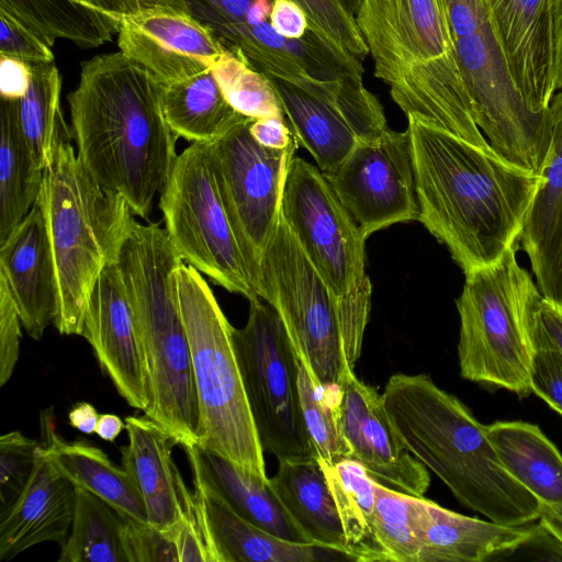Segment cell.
I'll list each match as a JSON object with an SVG mask.
<instances>
[{"label":"cell","instance_id":"1","mask_svg":"<svg viewBox=\"0 0 562 562\" xmlns=\"http://www.w3.org/2000/svg\"><path fill=\"white\" fill-rule=\"evenodd\" d=\"M407 120L418 221L464 273L495 263L520 238L542 177L431 123Z\"/></svg>","mask_w":562,"mask_h":562},{"label":"cell","instance_id":"2","mask_svg":"<svg viewBox=\"0 0 562 562\" xmlns=\"http://www.w3.org/2000/svg\"><path fill=\"white\" fill-rule=\"evenodd\" d=\"M162 89L150 71L119 50L83 61L67 97L78 158L101 187L123 196L143 218L178 156Z\"/></svg>","mask_w":562,"mask_h":562},{"label":"cell","instance_id":"3","mask_svg":"<svg viewBox=\"0 0 562 562\" xmlns=\"http://www.w3.org/2000/svg\"><path fill=\"white\" fill-rule=\"evenodd\" d=\"M382 400L403 445L461 505L505 526L539 519L541 503L505 470L486 426L430 375L395 373Z\"/></svg>","mask_w":562,"mask_h":562},{"label":"cell","instance_id":"4","mask_svg":"<svg viewBox=\"0 0 562 562\" xmlns=\"http://www.w3.org/2000/svg\"><path fill=\"white\" fill-rule=\"evenodd\" d=\"M355 18L374 76L406 117L493 150L474 120L443 0H361Z\"/></svg>","mask_w":562,"mask_h":562},{"label":"cell","instance_id":"5","mask_svg":"<svg viewBox=\"0 0 562 562\" xmlns=\"http://www.w3.org/2000/svg\"><path fill=\"white\" fill-rule=\"evenodd\" d=\"M183 262L165 228L134 222L117 258L145 355L150 401L144 412L177 445L199 441V403L175 273Z\"/></svg>","mask_w":562,"mask_h":562},{"label":"cell","instance_id":"6","mask_svg":"<svg viewBox=\"0 0 562 562\" xmlns=\"http://www.w3.org/2000/svg\"><path fill=\"white\" fill-rule=\"evenodd\" d=\"M60 125L52 164L44 170L40 204L56 268L61 335H80L91 291L102 270L117 261L135 222L126 200L101 187Z\"/></svg>","mask_w":562,"mask_h":562},{"label":"cell","instance_id":"7","mask_svg":"<svg viewBox=\"0 0 562 562\" xmlns=\"http://www.w3.org/2000/svg\"><path fill=\"white\" fill-rule=\"evenodd\" d=\"M199 403L198 446L269 480L237 361L233 326L194 267L175 273Z\"/></svg>","mask_w":562,"mask_h":562},{"label":"cell","instance_id":"8","mask_svg":"<svg viewBox=\"0 0 562 562\" xmlns=\"http://www.w3.org/2000/svg\"><path fill=\"white\" fill-rule=\"evenodd\" d=\"M464 276L456 301L461 376L529 396L533 315L542 297L537 283L518 263L515 246L495 263Z\"/></svg>","mask_w":562,"mask_h":562},{"label":"cell","instance_id":"9","mask_svg":"<svg viewBox=\"0 0 562 562\" xmlns=\"http://www.w3.org/2000/svg\"><path fill=\"white\" fill-rule=\"evenodd\" d=\"M281 216L336 300L345 360L355 370L371 308L366 238L324 173L301 157L288 169Z\"/></svg>","mask_w":562,"mask_h":562},{"label":"cell","instance_id":"10","mask_svg":"<svg viewBox=\"0 0 562 562\" xmlns=\"http://www.w3.org/2000/svg\"><path fill=\"white\" fill-rule=\"evenodd\" d=\"M474 120L494 151L515 160L540 149L550 114L537 112L516 85L484 0H443Z\"/></svg>","mask_w":562,"mask_h":562},{"label":"cell","instance_id":"11","mask_svg":"<svg viewBox=\"0 0 562 562\" xmlns=\"http://www.w3.org/2000/svg\"><path fill=\"white\" fill-rule=\"evenodd\" d=\"M257 295L279 313L301 364L315 385L333 393L348 371L336 300L297 244L279 224L254 280Z\"/></svg>","mask_w":562,"mask_h":562},{"label":"cell","instance_id":"12","mask_svg":"<svg viewBox=\"0 0 562 562\" xmlns=\"http://www.w3.org/2000/svg\"><path fill=\"white\" fill-rule=\"evenodd\" d=\"M233 341L244 389L263 451L280 460L318 458L307 432L299 392L300 360L277 310L249 301Z\"/></svg>","mask_w":562,"mask_h":562},{"label":"cell","instance_id":"13","mask_svg":"<svg viewBox=\"0 0 562 562\" xmlns=\"http://www.w3.org/2000/svg\"><path fill=\"white\" fill-rule=\"evenodd\" d=\"M159 209L183 262L228 292L260 299L222 200L210 143H192L177 156L160 191Z\"/></svg>","mask_w":562,"mask_h":562},{"label":"cell","instance_id":"14","mask_svg":"<svg viewBox=\"0 0 562 562\" xmlns=\"http://www.w3.org/2000/svg\"><path fill=\"white\" fill-rule=\"evenodd\" d=\"M244 117L210 143L222 200L254 286L262 256L281 217L288 169L296 138L283 149L259 144Z\"/></svg>","mask_w":562,"mask_h":562},{"label":"cell","instance_id":"15","mask_svg":"<svg viewBox=\"0 0 562 562\" xmlns=\"http://www.w3.org/2000/svg\"><path fill=\"white\" fill-rule=\"evenodd\" d=\"M324 176L366 239L390 225L418 221L407 130L386 128L375 139L359 140L341 164Z\"/></svg>","mask_w":562,"mask_h":562},{"label":"cell","instance_id":"16","mask_svg":"<svg viewBox=\"0 0 562 562\" xmlns=\"http://www.w3.org/2000/svg\"><path fill=\"white\" fill-rule=\"evenodd\" d=\"M340 430L351 459L368 473L394 490L423 497L430 475L403 445L387 416L382 394L348 371L334 400Z\"/></svg>","mask_w":562,"mask_h":562},{"label":"cell","instance_id":"17","mask_svg":"<svg viewBox=\"0 0 562 562\" xmlns=\"http://www.w3.org/2000/svg\"><path fill=\"white\" fill-rule=\"evenodd\" d=\"M81 336L119 395L145 412L150 401L147 366L117 261L108 265L94 283Z\"/></svg>","mask_w":562,"mask_h":562},{"label":"cell","instance_id":"18","mask_svg":"<svg viewBox=\"0 0 562 562\" xmlns=\"http://www.w3.org/2000/svg\"><path fill=\"white\" fill-rule=\"evenodd\" d=\"M115 21L120 52L164 86L212 68L226 50L206 26L184 11L155 10Z\"/></svg>","mask_w":562,"mask_h":562},{"label":"cell","instance_id":"19","mask_svg":"<svg viewBox=\"0 0 562 562\" xmlns=\"http://www.w3.org/2000/svg\"><path fill=\"white\" fill-rule=\"evenodd\" d=\"M274 0H181L187 11L221 44L241 54L270 79L294 81L304 74L306 37L288 38L271 23Z\"/></svg>","mask_w":562,"mask_h":562},{"label":"cell","instance_id":"20","mask_svg":"<svg viewBox=\"0 0 562 562\" xmlns=\"http://www.w3.org/2000/svg\"><path fill=\"white\" fill-rule=\"evenodd\" d=\"M0 282L7 288L27 335L40 340L56 318V268L44 215L36 202L0 244Z\"/></svg>","mask_w":562,"mask_h":562},{"label":"cell","instance_id":"21","mask_svg":"<svg viewBox=\"0 0 562 562\" xmlns=\"http://www.w3.org/2000/svg\"><path fill=\"white\" fill-rule=\"evenodd\" d=\"M510 74L529 104L550 113L554 83L550 0H484Z\"/></svg>","mask_w":562,"mask_h":562},{"label":"cell","instance_id":"22","mask_svg":"<svg viewBox=\"0 0 562 562\" xmlns=\"http://www.w3.org/2000/svg\"><path fill=\"white\" fill-rule=\"evenodd\" d=\"M124 420L128 442L121 448L122 465L143 496L148 522L169 535L196 508L194 493L188 490L172 459L177 443L146 414Z\"/></svg>","mask_w":562,"mask_h":562},{"label":"cell","instance_id":"23","mask_svg":"<svg viewBox=\"0 0 562 562\" xmlns=\"http://www.w3.org/2000/svg\"><path fill=\"white\" fill-rule=\"evenodd\" d=\"M417 562H482L527 544L537 527L505 526L412 495Z\"/></svg>","mask_w":562,"mask_h":562},{"label":"cell","instance_id":"24","mask_svg":"<svg viewBox=\"0 0 562 562\" xmlns=\"http://www.w3.org/2000/svg\"><path fill=\"white\" fill-rule=\"evenodd\" d=\"M76 504V486L41 452L25 490L0 513V560H11L43 542L60 547L70 532Z\"/></svg>","mask_w":562,"mask_h":562},{"label":"cell","instance_id":"25","mask_svg":"<svg viewBox=\"0 0 562 562\" xmlns=\"http://www.w3.org/2000/svg\"><path fill=\"white\" fill-rule=\"evenodd\" d=\"M552 143L520 240L544 299L562 307V90L550 103Z\"/></svg>","mask_w":562,"mask_h":562},{"label":"cell","instance_id":"26","mask_svg":"<svg viewBox=\"0 0 562 562\" xmlns=\"http://www.w3.org/2000/svg\"><path fill=\"white\" fill-rule=\"evenodd\" d=\"M193 483L218 497L241 518L286 541L312 544L289 515L269 480L198 445L184 447Z\"/></svg>","mask_w":562,"mask_h":562},{"label":"cell","instance_id":"27","mask_svg":"<svg viewBox=\"0 0 562 562\" xmlns=\"http://www.w3.org/2000/svg\"><path fill=\"white\" fill-rule=\"evenodd\" d=\"M41 428L47 458L75 486L89 491L124 516L148 522L143 496L123 467L88 441L64 440L55 431L52 414H42Z\"/></svg>","mask_w":562,"mask_h":562},{"label":"cell","instance_id":"28","mask_svg":"<svg viewBox=\"0 0 562 562\" xmlns=\"http://www.w3.org/2000/svg\"><path fill=\"white\" fill-rule=\"evenodd\" d=\"M269 484L313 546L346 555L340 516L318 458L280 460Z\"/></svg>","mask_w":562,"mask_h":562},{"label":"cell","instance_id":"29","mask_svg":"<svg viewBox=\"0 0 562 562\" xmlns=\"http://www.w3.org/2000/svg\"><path fill=\"white\" fill-rule=\"evenodd\" d=\"M212 562H314L316 546L282 540L234 513L194 483Z\"/></svg>","mask_w":562,"mask_h":562},{"label":"cell","instance_id":"30","mask_svg":"<svg viewBox=\"0 0 562 562\" xmlns=\"http://www.w3.org/2000/svg\"><path fill=\"white\" fill-rule=\"evenodd\" d=\"M486 434L505 470L541 505L562 506V454L538 425L494 422Z\"/></svg>","mask_w":562,"mask_h":562},{"label":"cell","instance_id":"31","mask_svg":"<svg viewBox=\"0 0 562 562\" xmlns=\"http://www.w3.org/2000/svg\"><path fill=\"white\" fill-rule=\"evenodd\" d=\"M270 80L297 143L308 150L323 173L334 170L360 140L352 126L329 103L293 85Z\"/></svg>","mask_w":562,"mask_h":562},{"label":"cell","instance_id":"32","mask_svg":"<svg viewBox=\"0 0 562 562\" xmlns=\"http://www.w3.org/2000/svg\"><path fill=\"white\" fill-rule=\"evenodd\" d=\"M162 111L177 137L191 143H213L246 117L228 103L212 68L165 85Z\"/></svg>","mask_w":562,"mask_h":562},{"label":"cell","instance_id":"33","mask_svg":"<svg viewBox=\"0 0 562 562\" xmlns=\"http://www.w3.org/2000/svg\"><path fill=\"white\" fill-rule=\"evenodd\" d=\"M321 463L340 516L346 555L359 562H390L376 533L375 479L353 459Z\"/></svg>","mask_w":562,"mask_h":562},{"label":"cell","instance_id":"34","mask_svg":"<svg viewBox=\"0 0 562 562\" xmlns=\"http://www.w3.org/2000/svg\"><path fill=\"white\" fill-rule=\"evenodd\" d=\"M44 170L34 159L19 127L13 100L0 105V244L37 202Z\"/></svg>","mask_w":562,"mask_h":562},{"label":"cell","instance_id":"35","mask_svg":"<svg viewBox=\"0 0 562 562\" xmlns=\"http://www.w3.org/2000/svg\"><path fill=\"white\" fill-rule=\"evenodd\" d=\"M59 562H130L125 516L106 502L76 486L70 532Z\"/></svg>","mask_w":562,"mask_h":562},{"label":"cell","instance_id":"36","mask_svg":"<svg viewBox=\"0 0 562 562\" xmlns=\"http://www.w3.org/2000/svg\"><path fill=\"white\" fill-rule=\"evenodd\" d=\"M0 8L30 23L53 46L63 38L82 48H95L117 32L113 19L82 0H0Z\"/></svg>","mask_w":562,"mask_h":562},{"label":"cell","instance_id":"37","mask_svg":"<svg viewBox=\"0 0 562 562\" xmlns=\"http://www.w3.org/2000/svg\"><path fill=\"white\" fill-rule=\"evenodd\" d=\"M60 93L58 68L54 63H38L32 64V79L25 95L13 100L19 127L43 170L54 159L58 131L65 122Z\"/></svg>","mask_w":562,"mask_h":562},{"label":"cell","instance_id":"38","mask_svg":"<svg viewBox=\"0 0 562 562\" xmlns=\"http://www.w3.org/2000/svg\"><path fill=\"white\" fill-rule=\"evenodd\" d=\"M228 103L251 117H284L271 80L254 68L239 53L225 50L212 67Z\"/></svg>","mask_w":562,"mask_h":562},{"label":"cell","instance_id":"39","mask_svg":"<svg viewBox=\"0 0 562 562\" xmlns=\"http://www.w3.org/2000/svg\"><path fill=\"white\" fill-rule=\"evenodd\" d=\"M299 392L305 426L317 457L329 464L351 459L335 409L336 395H328L317 387L301 362Z\"/></svg>","mask_w":562,"mask_h":562},{"label":"cell","instance_id":"40","mask_svg":"<svg viewBox=\"0 0 562 562\" xmlns=\"http://www.w3.org/2000/svg\"><path fill=\"white\" fill-rule=\"evenodd\" d=\"M374 491L376 533L390 562H417L412 495L389 488L376 480Z\"/></svg>","mask_w":562,"mask_h":562},{"label":"cell","instance_id":"41","mask_svg":"<svg viewBox=\"0 0 562 562\" xmlns=\"http://www.w3.org/2000/svg\"><path fill=\"white\" fill-rule=\"evenodd\" d=\"M40 452L41 442L18 430L0 437V513L8 509L25 490Z\"/></svg>","mask_w":562,"mask_h":562},{"label":"cell","instance_id":"42","mask_svg":"<svg viewBox=\"0 0 562 562\" xmlns=\"http://www.w3.org/2000/svg\"><path fill=\"white\" fill-rule=\"evenodd\" d=\"M306 13L311 26L330 43L344 48L363 63L369 55L356 18L339 0H292Z\"/></svg>","mask_w":562,"mask_h":562},{"label":"cell","instance_id":"43","mask_svg":"<svg viewBox=\"0 0 562 562\" xmlns=\"http://www.w3.org/2000/svg\"><path fill=\"white\" fill-rule=\"evenodd\" d=\"M0 54L31 64L53 63V45L11 11L0 8Z\"/></svg>","mask_w":562,"mask_h":562},{"label":"cell","instance_id":"44","mask_svg":"<svg viewBox=\"0 0 562 562\" xmlns=\"http://www.w3.org/2000/svg\"><path fill=\"white\" fill-rule=\"evenodd\" d=\"M130 562H179L170 537L149 522L125 516Z\"/></svg>","mask_w":562,"mask_h":562},{"label":"cell","instance_id":"45","mask_svg":"<svg viewBox=\"0 0 562 562\" xmlns=\"http://www.w3.org/2000/svg\"><path fill=\"white\" fill-rule=\"evenodd\" d=\"M531 393L562 416V353L554 348L535 349L530 369Z\"/></svg>","mask_w":562,"mask_h":562},{"label":"cell","instance_id":"46","mask_svg":"<svg viewBox=\"0 0 562 562\" xmlns=\"http://www.w3.org/2000/svg\"><path fill=\"white\" fill-rule=\"evenodd\" d=\"M21 319L15 305L0 282V386L12 376L19 359Z\"/></svg>","mask_w":562,"mask_h":562},{"label":"cell","instance_id":"47","mask_svg":"<svg viewBox=\"0 0 562 562\" xmlns=\"http://www.w3.org/2000/svg\"><path fill=\"white\" fill-rule=\"evenodd\" d=\"M535 349L554 348L562 353V307L544 299L539 300L532 324Z\"/></svg>","mask_w":562,"mask_h":562},{"label":"cell","instance_id":"48","mask_svg":"<svg viewBox=\"0 0 562 562\" xmlns=\"http://www.w3.org/2000/svg\"><path fill=\"white\" fill-rule=\"evenodd\" d=\"M95 11L108 15L114 21L120 16L155 10L187 11L181 0H82ZM189 13V12H188ZM116 22V21H115Z\"/></svg>","mask_w":562,"mask_h":562},{"label":"cell","instance_id":"49","mask_svg":"<svg viewBox=\"0 0 562 562\" xmlns=\"http://www.w3.org/2000/svg\"><path fill=\"white\" fill-rule=\"evenodd\" d=\"M32 79V64L0 54V95L18 100L25 95Z\"/></svg>","mask_w":562,"mask_h":562},{"label":"cell","instance_id":"50","mask_svg":"<svg viewBox=\"0 0 562 562\" xmlns=\"http://www.w3.org/2000/svg\"><path fill=\"white\" fill-rule=\"evenodd\" d=\"M271 23L276 31L288 38H302L312 30L304 10L292 0H274Z\"/></svg>","mask_w":562,"mask_h":562},{"label":"cell","instance_id":"51","mask_svg":"<svg viewBox=\"0 0 562 562\" xmlns=\"http://www.w3.org/2000/svg\"><path fill=\"white\" fill-rule=\"evenodd\" d=\"M252 137L262 146L274 149L286 148L295 136L284 117H261L250 123Z\"/></svg>","mask_w":562,"mask_h":562},{"label":"cell","instance_id":"52","mask_svg":"<svg viewBox=\"0 0 562 562\" xmlns=\"http://www.w3.org/2000/svg\"><path fill=\"white\" fill-rule=\"evenodd\" d=\"M99 416L93 405L88 402H78L68 412V423L75 429L91 435L95 434Z\"/></svg>","mask_w":562,"mask_h":562},{"label":"cell","instance_id":"53","mask_svg":"<svg viewBox=\"0 0 562 562\" xmlns=\"http://www.w3.org/2000/svg\"><path fill=\"white\" fill-rule=\"evenodd\" d=\"M553 21L554 83L562 90V0H550Z\"/></svg>","mask_w":562,"mask_h":562},{"label":"cell","instance_id":"54","mask_svg":"<svg viewBox=\"0 0 562 562\" xmlns=\"http://www.w3.org/2000/svg\"><path fill=\"white\" fill-rule=\"evenodd\" d=\"M539 526L544 529L562 550V506L541 505Z\"/></svg>","mask_w":562,"mask_h":562},{"label":"cell","instance_id":"55","mask_svg":"<svg viewBox=\"0 0 562 562\" xmlns=\"http://www.w3.org/2000/svg\"><path fill=\"white\" fill-rule=\"evenodd\" d=\"M125 420L115 414H101L99 416L95 434L104 441L114 442L125 429Z\"/></svg>","mask_w":562,"mask_h":562},{"label":"cell","instance_id":"56","mask_svg":"<svg viewBox=\"0 0 562 562\" xmlns=\"http://www.w3.org/2000/svg\"><path fill=\"white\" fill-rule=\"evenodd\" d=\"M339 2L348 13L356 16L361 0H339Z\"/></svg>","mask_w":562,"mask_h":562}]
</instances>
